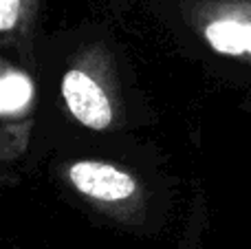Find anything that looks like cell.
<instances>
[{
	"label": "cell",
	"mask_w": 251,
	"mask_h": 249,
	"mask_svg": "<svg viewBox=\"0 0 251 249\" xmlns=\"http://www.w3.org/2000/svg\"><path fill=\"white\" fill-rule=\"evenodd\" d=\"M205 40L223 55H251V20L218 18L205 26Z\"/></svg>",
	"instance_id": "3"
},
{
	"label": "cell",
	"mask_w": 251,
	"mask_h": 249,
	"mask_svg": "<svg viewBox=\"0 0 251 249\" xmlns=\"http://www.w3.org/2000/svg\"><path fill=\"white\" fill-rule=\"evenodd\" d=\"M35 97V86L31 77L20 69H4L0 77V115L11 119L29 110Z\"/></svg>",
	"instance_id": "4"
},
{
	"label": "cell",
	"mask_w": 251,
	"mask_h": 249,
	"mask_svg": "<svg viewBox=\"0 0 251 249\" xmlns=\"http://www.w3.org/2000/svg\"><path fill=\"white\" fill-rule=\"evenodd\" d=\"M69 181L84 197L101 203H122L137 192V183L128 172L101 161H75L69 168Z\"/></svg>",
	"instance_id": "2"
},
{
	"label": "cell",
	"mask_w": 251,
	"mask_h": 249,
	"mask_svg": "<svg viewBox=\"0 0 251 249\" xmlns=\"http://www.w3.org/2000/svg\"><path fill=\"white\" fill-rule=\"evenodd\" d=\"M22 11V0H0V29L2 33H9L18 26Z\"/></svg>",
	"instance_id": "5"
},
{
	"label": "cell",
	"mask_w": 251,
	"mask_h": 249,
	"mask_svg": "<svg viewBox=\"0 0 251 249\" xmlns=\"http://www.w3.org/2000/svg\"><path fill=\"white\" fill-rule=\"evenodd\" d=\"M62 97L71 115L91 130H106L113 124V104L108 95L84 71H66L62 77Z\"/></svg>",
	"instance_id": "1"
}]
</instances>
